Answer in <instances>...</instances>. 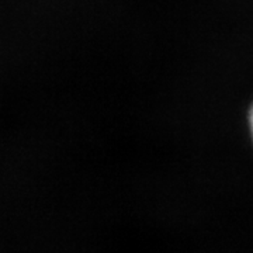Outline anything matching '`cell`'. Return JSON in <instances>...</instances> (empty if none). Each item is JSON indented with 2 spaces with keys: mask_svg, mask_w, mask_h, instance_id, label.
Segmentation results:
<instances>
[{
  "mask_svg": "<svg viewBox=\"0 0 253 253\" xmlns=\"http://www.w3.org/2000/svg\"><path fill=\"white\" fill-rule=\"evenodd\" d=\"M249 128H251V134H252L253 139V107L251 110V114H249Z\"/></svg>",
  "mask_w": 253,
  "mask_h": 253,
  "instance_id": "6da1fadb",
  "label": "cell"
}]
</instances>
